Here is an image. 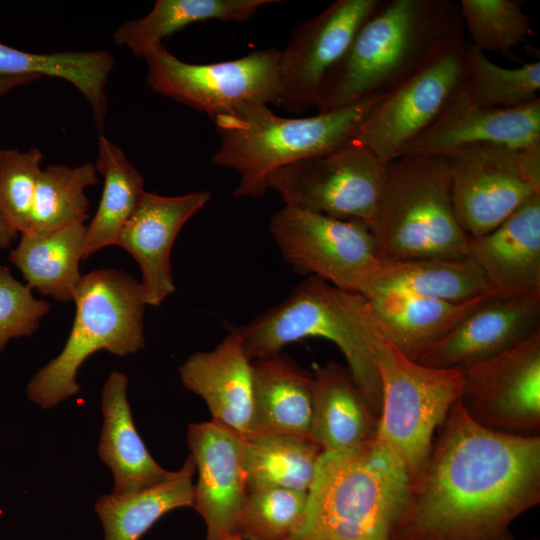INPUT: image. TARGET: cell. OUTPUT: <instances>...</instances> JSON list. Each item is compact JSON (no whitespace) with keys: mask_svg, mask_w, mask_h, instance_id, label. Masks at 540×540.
<instances>
[{"mask_svg":"<svg viewBox=\"0 0 540 540\" xmlns=\"http://www.w3.org/2000/svg\"><path fill=\"white\" fill-rule=\"evenodd\" d=\"M540 502V437L493 432L458 399L389 540H514L512 522Z\"/></svg>","mask_w":540,"mask_h":540,"instance_id":"cell-1","label":"cell"},{"mask_svg":"<svg viewBox=\"0 0 540 540\" xmlns=\"http://www.w3.org/2000/svg\"><path fill=\"white\" fill-rule=\"evenodd\" d=\"M462 32L453 0H382L325 80L317 113L387 94Z\"/></svg>","mask_w":540,"mask_h":540,"instance_id":"cell-2","label":"cell"},{"mask_svg":"<svg viewBox=\"0 0 540 540\" xmlns=\"http://www.w3.org/2000/svg\"><path fill=\"white\" fill-rule=\"evenodd\" d=\"M410 493L405 467L377 438L322 452L295 540H389Z\"/></svg>","mask_w":540,"mask_h":540,"instance_id":"cell-3","label":"cell"},{"mask_svg":"<svg viewBox=\"0 0 540 540\" xmlns=\"http://www.w3.org/2000/svg\"><path fill=\"white\" fill-rule=\"evenodd\" d=\"M382 96L300 118L276 115L267 104H247L213 118L219 146L215 165L237 171L235 198H260L276 171L332 152L351 140Z\"/></svg>","mask_w":540,"mask_h":540,"instance_id":"cell-4","label":"cell"},{"mask_svg":"<svg viewBox=\"0 0 540 540\" xmlns=\"http://www.w3.org/2000/svg\"><path fill=\"white\" fill-rule=\"evenodd\" d=\"M233 328L240 334L251 361L277 355L284 346L305 338L331 341L342 352L357 385L380 416L381 381L373 330L362 295L306 277L282 302L247 325Z\"/></svg>","mask_w":540,"mask_h":540,"instance_id":"cell-5","label":"cell"},{"mask_svg":"<svg viewBox=\"0 0 540 540\" xmlns=\"http://www.w3.org/2000/svg\"><path fill=\"white\" fill-rule=\"evenodd\" d=\"M370 230L379 260L466 258L445 157L407 154L388 163Z\"/></svg>","mask_w":540,"mask_h":540,"instance_id":"cell-6","label":"cell"},{"mask_svg":"<svg viewBox=\"0 0 540 540\" xmlns=\"http://www.w3.org/2000/svg\"><path fill=\"white\" fill-rule=\"evenodd\" d=\"M75 316L60 354L29 381L27 396L44 409L78 394L77 372L93 353L126 356L142 349L145 300L141 284L111 268L82 275L74 297Z\"/></svg>","mask_w":540,"mask_h":540,"instance_id":"cell-7","label":"cell"},{"mask_svg":"<svg viewBox=\"0 0 540 540\" xmlns=\"http://www.w3.org/2000/svg\"><path fill=\"white\" fill-rule=\"evenodd\" d=\"M372 330L382 389L376 438L402 462L412 487L427 465L438 428L459 398L462 370L421 365Z\"/></svg>","mask_w":540,"mask_h":540,"instance_id":"cell-8","label":"cell"},{"mask_svg":"<svg viewBox=\"0 0 540 540\" xmlns=\"http://www.w3.org/2000/svg\"><path fill=\"white\" fill-rule=\"evenodd\" d=\"M443 157L455 213L468 236L493 230L540 194V146L473 144Z\"/></svg>","mask_w":540,"mask_h":540,"instance_id":"cell-9","label":"cell"},{"mask_svg":"<svg viewBox=\"0 0 540 540\" xmlns=\"http://www.w3.org/2000/svg\"><path fill=\"white\" fill-rule=\"evenodd\" d=\"M144 60L147 84L154 92L211 118L247 104H280V51L276 49L192 64L162 45Z\"/></svg>","mask_w":540,"mask_h":540,"instance_id":"cell-10","label":"cell"},{"mask_svg":"<svg viewBox=\"0 0 540 540\" xmlns=\"http://www.w3.org/2000/svg\"><path fill=\"white\" fill-rule=\"evenodd\" d=\"M386 165L365 145L351 140L344 146L288 165L268 179L285 206L358 221H373Z\"/></svg>","mask_w":540,"mask_h":540,"instance_id":"cell-11","label":"cell"},{"mask_svg":"<svg viewBox=\"0 0 540 540\" xmlns=\"http://www.w3.org/2000/svg\"><path fill=\"white\" fill-rule=\"evenodd\" d=\"M465 31L442 46L421 68L383 95L360 124L354 140L385 165L439 117L465 75Z\"/></svg>","mask_w":540,"mask_h":540,"instance_id":"cell-12","label":"cell"},{"mask_svg":"<svg viewBox=\"0 0 540 540\" xmlns=\"http://www.w3.org/2000/svg\"><path fill=\"white\" fill-rule=\"evenodd\" d=\"M269 231L284 261L301 276L360 293L380 261L370 227L362 222L284 206Z\"/></svg>","mask_w":540,"mask_h":540,"instance_id":"cell-13","label":"cell"},{"mask_svg":"<svg viewBox=\"0 0 540 540\" xmlns=\"http://www.w3.org/2000/svg\"><path fill=\"white\" fill-rule=\"evenodd\" d=\"M458 401L485 429L539 437L540 330L501 354L462 370Z\"/></svg>","mask_w":540,"mask_h":540,"instance_id":"cell-14","label":"cell"},{"mask_svg":"<svg viewBox=\"0 0 540 540\" xmlns=\"http://www.w3.org/2000/svg\"><path fill=\"white\" fill-rule=\"evenodd\" d=\"M381 3L336 0L296 27L280 51V105L295 113L316 107L325 80Z\"/></svg>","mask_w":540,"mask_h":540,"instance_id":"cell-15","label":"cell"},{"mask_svg":"<svg viewBox=\"0 0 540 540\" xmlns=\"http://www.w3.org/2000/svg\"><path fill=\"white\" fill-rule=\"evenodd\" d=\"M187 442L198 472L193 508L205 522L206 540L239 535L248 492L244 438L211 419L189 424Z\"/></svg>","mask_w":540,"mask_h":540,"instance_id":"cell-16","label":"cell"},{"mask_svg":"<svg viewBox=\"0 0 540 540\" xmlns=\"http://www.w3.org/2000/svg\"><path fill=\"white\" fill-rule=\"evenodd\" d=\"M540 330V297H484L443 339L415 362L464 370L487 361Z\"/></svg>","mask_w":540,"mask_h":540,"instance_id":"cell-17","label":"cell"},{"mask_svg":"<svg viewBox=\"0 0 540 540\" xmlns=\"http://www.w3.org/2000/svg\"><path fill=\"white\" fill-rule=\"evenodd\" d=\"M208 191L178 196L145 192L122 228L117 246L126 250L141 270L146 305L159 306L175 292L170 254L184 224L210 200Z\"/></svg>","mask_w":540,"mask_h":540,"instance_id":"cell-18","label":"cell"},{"mask_svg":"<svg viewBox=\"0 0 540 540\" xmlns=\"http://www.w3.org/2000/svg\"><path fill=\"white\" fill-rule=\"evenodd\" d=\"M486 143L540 146V98L512 109H488L474 104L460 85L436 121L403 155L444 156L463 146Z\"/></svg>","mask_w":540,"mask_h":540,"instance_id":"cell-19","label":"cell"},{"mask_svg":"<svg viewBox=\"0 0 540 540\" xmlns=\"http://www.w3.org/2000/svg\"><path fill=\"white\" fill-rule=\"evenodd\" d=\"M466 257L491 296L540 297V194L493 230L468 236Z\"/></svg>","mask_w":540,"mask_h":540,"instance_id":"cell-20","label":"cell"},{"mask_svg":"<svg viewBox=\"0 0 540 540\" xmlns=\"http://www.w3.org/2000/svg\"><path fill=\"white\" fill-rule=\"evenodd\" d=\"M185 388L203 398L217 421L244 439L253 428V369L240 334L232 328L212 350L189 356L179 367Z\"/></svg>","mask_w":540,"mask_h":540,"instance_id":"cell-21","label":"cell"},{"mask_svg":"<svg viewBox=\"0 0 540 540\" xmlns=\"http://www.w3.org/2000/svg\"><path fill=\"white\" fill-rule=\"evenodd\" d=\"M379 415L348 367L331 362L313 376L311 440L322 450L337 451L376 438Z\"/></svg>","mask_w":540,"mask_h":540,"instance_id":"cell-22","label":"cell"},{"mask_svg":"<svg viewBox=\"0 0 540 540\" xmlns=\"http://www.w3.org/2000/svg\"><path fill=\"white\" fill-rule=\"evenodd\" d=\"M127 385V376L116 371L108 376L101 391L103 425L98 452L113 474L112 493L117 495L153 486L172 473L152 458L135 428Z\"/></svg>","mask_w":540,"mask_h":540,"instance_id":"cell-23","label":"cell"},{"mask_svg":"<svg viewBox=\"0 0 540 540\" xmlns=\"http://www.w3.org/2000/svg\"><path fill=\"white\" fill-rule=\"evenodd\" d=\"M252 369L250 438L283 435L311 439L313 376L280 353L253 360Z\"/></svg>","mask_w":540,"mask_h":540,"instance_id":"cell-24","label":"cell"},{"mask_svg":"<svg viewBox=\"0 0 540 540\" xmlns=\"http://www.w3.org/2000/svg\"><path fill=\"white\" fill-rule=\"evenodd\" d=\"M484 297L465 302L397 294L364 298L374 331L413 360L450 333Z\"/></svg>","mask_w":540,"mask_h":540,"instance_id":"cell-25","label":"cell"},{"mask_svg":"<svg viewBox=\"0 0 540 540\" xmlns=\"http://www.w3.org/2000/svg\"><path fill=\"white\" fill-rule=\"evenodd\" d=\"M359 294L365 298L397 294L450 302L491 296L482 272L467 257L380 260Z\"/></svg>","mask_w":540,"mask_h":540,"instance_id":"cell-26","label":"cell"},{"mask_svg":"<svg viewBox=\"0 0 540 540\" xmlns=\"http://www.w3.org/2000/svg\"><path fill=\"white\" fill-rule=\"evenodd\" d=\"M86 226L77 225L44 235L21 233L9 254L27 286L58 302L74 300L82 275Z\"/></svg>","mask_w":540,"mask_h":540,"instance_id":"cell-27","label":"cell"},{"mask_svg":"<svg viewBox=\"0 0 540 540\" xmlns=\"http://www.w3.org/2000/svg\"><path fill=\"white\" fill-rule=\"evenodd\" d=\"M196 465L190 454L183 466L161 482L137 492L98 498L95 511L105 540H139L164 514L193 507Z\"/></svg>","mask_w":540,"mask_h":540,"instance_id":"cell-28","label":"cell"},{"mask_svg":"<svg viewBox=\"0 0 540 540\" xmlns=\"http://www.w3.org/2000/svg\"><path fill=\"white\" fill-rule=\"evenodd\" d=\"M279 3L277 0H157L151 11L142 18L119 26L114 44L128 48L135 56L145 59L162 46V40L186 26L207 20L242 22L251 18L261 7Z\"/></svg>","mask_w":540,"mask_h":540,"instance_id":"cell-29","label":"cell"},{"mask_svg":"<svg viewBox=\"0 0 540 540\" xmlns=\"http://www.w3.org/2000/svg\"><path fill=\"white\" fill-rule=\"evenodd\" d=\"M114 64L105 50L34 53L0 42V76H49L71 83L90 105L99 129L105 124V87Z\"/></svg>","mask_w":540,"mask_h":540,"instance_id":"cell-30","label":"cell"},{"mask_svg":"<svg viewBox=\"0 0 540 540\" xmlns=\"http://www.w3.org/2000/svg\"><path fill=\"white\" fill-rule=\"evenodd\" d=\"M95 167L103 176L98 208L86 226L83 259L98 250L117 245L119 234L136 211L144 194V179L123 150L100 135Z\"/></svg>","mask_w":540,"mask_h":540,"instance_id":"cell-31","label":"cell"},{"mask_svg":"<svg viewBox=\"0 0 540 540\" xmlns=\"http://www.w3.org/2000/svg\"><path fill=\"white\" fill-rule=\"evenodd\" d=\"M321 453L311 439L283 435L244 439L247 486L308 492Z\"/></svg>","mask_w":540,"mask_h":540,"instance_id":"cell-32","label":"cell"},{"mask_svg":"<svg viewBox=\"0 0 540 540\" xmlns=\"http://www.w3.org/2000/svg\"><path fill=\"white\" fill-rule=\"evenodd\" d=\"M97 183V170L93 163L46 167L39 175L26 232L44 235L84 225L89 208L85 190Z\"/></svg>","mask_w":540,"mask_h":540,"instance_id":"cell-33","label":"cell"},{"mask_svg":"<svg viewBox=\"0 0 540 540\" xmlns=\"http://www.w3.org/2000/svg\"><path fill=\"white\" fill-rule=\"evenodd\" d=\"M465 65L461 89L477 106L512 109L539 98V61L524 63L517 68H505L493 63L485 52L468 41Z\"/></svg>","mask_w":540,"mask_h":540,"instance_id":"cell-34","label":"cell"},{"mask_svg":"<svg viewBox=\"0 0 540 540\" xmlns=\"http://www.w3.org/2000/svg\"><path fill=\"white\" fill-rule=\"evenodd\" d=\"M308 492L248 488L239 535L245 540H295L306 519Z\"/></svg>","mask_w":540,"mask_h":540,"instance_id":"cell-35","label":"cell"},{"mask_svg":"<svg viewBox=\"0 0 540 540\" xmlns=\"http://www.w3.org/2000/svg\"><path fill=\"white\" fill-rule=\"evenodd\" d=\"M522 0H460L464 31L471 44L485 52L506 55L532 34Z\"/></svg>","mask_w":540,"mask_h":540,"instance_id":"cell-36","label":"cell"},{"mask_svg":"<svg viewBox=\"0 0 540 540\" xmlns=\"http://www.w3.org/2000/svg\"><path fill=\"white\" fill-rule=\"evenodd\" d=\"M42 159L38 148L0 149V210L19 234L29 228Z\"/></svg>","mask_w":540,"mask_h":540,"instance_id":"cell-37","label":"cell"},{"mask_svg":"<svg viewBox=\"0 0 540 540\" xmlns=\"http://www.w3.org/2000/svg\"><path fill=\"white\" fill-rule=\"evenodd\" d=\"M49 311L50 304L36 299L27 285L0 265V352L10 339L32 335Z\"/></svg>","mask_w":540,"mask_h":540,"instance_id":"cell-38","label":"cell"},{"mask_svg":"<svg viewBox=\"0 0 540 540\" xmlns=\"http://www.w3.org/2000/svg\"><path fill=\"white\" fill-rule=\"evenodd\" d=\"M39 79L37 76H0V99L13 89Z\"/></svg>","mask_w":540,"mask_h":540,"instance_id":"cell-39","label":"cell"},{"mask_svg":"<svg viewBox=\"0 0 540 540\" xmlns=\"http://www.w3.org/2000/svg\"><path fill=\"white\" fill-rule=\"evenodd\" d=\"M18 234L0 210V250L10 247Z\"/></svg>","mask_w":540,"mask_h":540,"instance_id":"cell-40","label":"cell"},{"mask_svg":"<svg viewBox=\"0 0 540 540\" xmlns=\"http://www.w3.org/2000/svg\"><path fill=\"white\" fill-rule=\"evenodd\" d=\"M226 540H245V539L242 538L240 535L236 534V535H232L228 537Z\"/></svg>","mask_w":540,"mask_h":540,"instance_id":"cell-41","label":"cell"},{"mask_svg":"<svg viewBox=\"0 0 540 540\" xmlns=\"http://www.w3.org/2000/svg\"><path fill=\"white\" fill-rule=\"evenodd\" d=\"M530 540H538V539H537V538H532V539H530Z\"/></svg>","mask_w":540,"mask_h":540,"instance_id":"cell-42","label":"cell"}]
</instances>
